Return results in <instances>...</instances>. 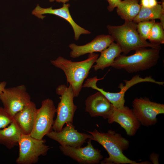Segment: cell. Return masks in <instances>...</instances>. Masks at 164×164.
<instances>
[{
  "label": "cell",
  "mask_w": 164,
  "mask_h": 164,
  "mask_svg": "<svg viewBox=\"0 0 164 164\" xmlns=\"http://www.w3.org/2000/svg\"><path fill=\"white\" fill-rule=\"evenodd\" d=\"M159 19L160 20V23L162 25L163 28H164V14L163 15L161 16Z\"/></svg>",
  "instance_id": "obj_30"
},
{
  "label": "cell",
  "mask_w": 164,
  "mask_h": 164,
  "mask_svg": "<svg viewBox=\"0 0 164 164\" xmlns=\"http://www.w3.org/2000/svg\"><path fill=\"white\" fill-rule=\"evenodd\" d=\"M160 50L144 47L135 50V53L131 55L120 54L111 66L124 69L129 73L146 70L157 64L160 57Z\"/></svg>",
  "instance_id": "obj_4"
},
{
  "label": "cell",
  "mask_w": 164,
  "mask_h": 164,
  "mask_svg": "<svg viewBox=\"0 0 164 164\" xmlns=\"http://www.w3.org/2000/svg\"><path fill=\"white\" fill-rule=\"evenodd\" d=\"M98 56V54L89 53L87 59L77 62L60 56L56 60H50V63L64 72L67 82L71 86L74 97H76L78 96L84 80L87 77L91 69Z\"/></svg>",
  "instance_id": "obj_2"
},
{
  "label": "cell",
  "mask_w": 164,
  "mask_h": 164,
  "mask_svg": "<svg viewBox=\"0 0 164 164\" xmlns=\"http://www.w3.org/2000/svg\"><path fill=\"white\" fill-rule=\"evenodd\" d=\"M69 3L63 4L60 8L53 9L52 7L43 8L37 4L32 12V14L39 19H43L45 17L44 15L46 14H53L59 16L65 20L71 26L74 32V38L77 41L82 34H88L91 33L89 31L81 27L76 23L72 18L70 12Z\"/></svg>",
  "instance_id": "obj_12"
},
{
  "label": "cell",
  "mask_w": 164,
  "mask_h": 164,
  "mask_svg": "<svg viewBox=\"0 0 164 164\" xmlns=\"http://www.w3.org/2000/svg\"><path fill=\"white\" fill-rule=\"evenodd\" d=\"M87 132L92 136L91 140L102 145L109 155L108 157L101 162V164H140L130 159L124 154L123 151L129 147V142L120 134L111 130L106 133L101 132L97 129Z\"/></svg>",
  "instance_id": "obj_1"
},
{
  "label": "cell",
  "mask_w": 164,
  "mask_h": 164,
  "mask_svg": "<svg viewBox=\"0 0 164 164\" xmlns=\"http://www.w3.org/2000/svg\"><path fill=\"white\" fill-rule=\"evenodd\" d=\"M116 8L117 13L122 19L125 21H132L138 13L141 5L139 0H124Z\"/></svg>",
  "instance_id": "obj_20"
},
{
  "label": "cell",
  "mask_w": 164,
  "mask_h": 164,
  "mask_svg": "<svg viewBox=\"0 0 164 164\" xmlns=\"http://www.w3.org/2000/svg\"><path fill=\"white\" fill-rule=\"evenodd\" d=\"M132 110L141 124L149 127L157 122V116L164 113V104L151 101L146 97L136 98Z\"/></svg>",
  "instance_id": "obj_8"
},
{
  "label": "cell",
  "mask_w": 164,
  "mask_h": 164,
  "mask_svg": "<svg viewBox=\"0 0 164 164\" xmlns=\"http://www.w3.org/2000/svg\"><path fill=\"white\" fill-rule=\"evenodd\" d=\"M158 4L157 0H141V6L146 8H152Z\"/></svg>",
  "instance_id": "obj_25"
},
{
  "label": "cell",
  "mask_w": 164,
  "mask_h": 164,
  "mask_svg": "<svg viewBox=\"0 0 164 164\" xmlns=\"http://www.w3.org/2000/svg\"><path fill=\"white\" fill-rule=\"evenodd\" d=\"M45 140L35 138L30 135L22 134L19 142L18 164H32L38 162L40 155H46L51 148L45 145Z\"/></svg>",
  "instance_id": "obj_6"
},
{
  "label": "cell",
  "mask_w": 164,
  "mask_h": 164,
  "mask_svg": "<svg viewBox=\"0 0 164 164\" xmlns=\"http://www.w3.org/2000/svg\"><path fill=\"white\" fill-rule=\"evenodd\" d=\"M6 85V82L3 81L0 83V94L3 92Z\"/></svg>",
  "instance_id": "obj_28"
},
{
  "label": "cell",
  "mask_w": 164,
  "mask_h": 164,
  "mask_svg": "<svg viewBox=\"0 0 164 164\" xmlns=\"http://www.w3.org/2000/svg\"><path fill=\"white\" fill-rule=\"evenodd\" d=\"M13 120V118L7 113L4 108L0 107V130L6 127Z\"/></svg>",
  "instance_id": "obj_24"
},
{
  "label": "cell",
  "mask_w": 164,
  "mask_h": 164,
  "mask_svg": "<svg viewBox=\"0 0 164 164\" xmlns=\"http://www.w3.org/2000/svg\"><path fill=\"white\" fill-rule=\"evenodd\" d=\"M56 108L53 101L47 98L43 101L41 107L37 109L33 127L30 134L32 137L42 139L52 130Z\"/></svg>",
  "instance_id": "obj_7"
},
{
  "label": "cell",
  "mask_w": 164,
  "mask_h": 164,
  "mask_svg": "<svg viewBox=\"0 0 164 164\" xmlns=\"http://www.w3.org/2000/svg\"><path fill=\"white\" fill-rule=\"evenodd\" d=\"M164 29L159 22H155L151 30L148 39L150 43L160 45L164 43Z\"/></svg>",
  "instance_id": "obj_22"
},
{
  "label": "cell",
  "mask_w": 164,
  "mask_h": 164,
  "mask_svg": "<svg viewBox=\"0 0 164 164\" xmlns=\"http://www.w3.org/2000/svg\"><path fill=\"white\" fill-rule=\"evenodd\" d=\"M100 56L96 60V64L92 66L95 71L103 70L111 66L114 60L120 55L122 51L119 45L114 42L101 51Z\"/></svg>",
  "instance_id": "obj_17"
},
{
  "label": "cell",
  "mask_w": 164,
  "mask_h": 164,
  "mask_svg": "<svg viewBox=\"0 0 164 164\" xmlns=\"http://www.w3.org/2000/svg\"><path fill=\"white\" fill-rule=\"evenodd\" d=\"M104 77L98 79L97 76L87 79L83 84V87L91 88L101 92L116 108L123 107L125 102V94L121 91L117 93H111L104 91L103 89L98 87L97 81L103 79Z\"/></svg>",
  "instance_id": "obj_19"
},
{
  "label": "cell",
  "mask_w": 164,
  "mask_h": 164,
  "mask_svg": "<svg viewBox=\"0 0 164 164\" xmlns=\"http://www.w3.org/2000/svg\"><path fill=\"white\" fill-rule=\"evenodd\" d=\"M161 4H158L152 8L144 7L141 6L140 10L133 21L135 22L159 19L164 14V1L162 0Z\"/></svg>",
  "instance_id": "obj_21"
},
{
  "label": "cell",
  "mask_w": 164,
  "mask_h": 164,
  "mask_svg": "<svg viewBox=\"0 0 164 164\" xmlns=\"http://www.w3.org/2000/svg\"><path fill=\"white\" fill-rule=\"evenodd\" d=\"M108 1L109 5L107 9L110 12L113 11L114 9L117 7L119 3L121 1V0H106Z\"/></svg>",
  "instance_id": "obj_26"
},
{
  "label": "cell",
  "mask_w": 164,
  "mask_h": 164,
  "mask_svg": "<svg viewBox=\"0 0 164 164\" xmlns=\"http://www.w3.org/2000/svg\"><path fill=\"white\" fill-rule=\"evenodd\" d=\"M155 22V20H152L137 23V30L141 38L145 40L148 39L152 28Z\"/></svg>",
  "instance_id": "obj_23"
},
{
  "label": "cell",
  "mask_w": 164,
  "mask_h": 164,
  "mask_svg": "<svg viewBox=\"0 0 164 164\" xmlns=\"http://www.w3.org/2000/svg\"><path fill=\"white\" fill-rule=\"evenodd\" d=\"M108 121L109 124L114 122L118 123L129 136L134 135L141 125L132 110L125 106L119 108H115Z\"/></svg>",
  "instance_id": "obj_13"
},
{
  "label": "cell",
  "mask_w": 164,
  "mask_h": 164,
  "mask_svg": "<svg viewBox=\"0 0 164 164\" xmlns=\"http://www.w3.org/2000/svg\"><path fill=\"white\" fill-rule=\"evenodd\" d=\"M56 94L60 96V101L56 108L57 116L52 127L53 130L60 132L65 124L73 123V118L77 106L73 103L74 97L70 85L68 87L61 84L56 88Z\"/></svg>",
  "instance_id": "obj_5"
},
{
  "label": "cell",
  "mask_w": 164,
  "mask_h": 164,
  "mask_svg": "<svg viewBox=\"0 0 164 164\" xmlns=\"http://www.w3.org/2000/svg\"><path fill=\"white\" fill-rule=\"evenodd\" d=\"M22 134L16 122L13 120L7 127L0 130V144L11 149L18 145Z\"/></svg>",
  "instance_id": "obj_18"
},
{
  "label": "cell",
  "mask_w": 164,
  "mask_h": 164,
  "mask_svg": "<svg viewBox=\"0 0 164 164\" xmlns=\"http://www.w3.org/2000/svg\"><path fill=\"white\" fill-rule=\"evenodd\" d=\"M137 23L125 21L123 25L115 26L108 25L107 28L114 41L120 46L125 55L131 51L144 47H150L160 50V45L149 43L143 39L137 30Z\"/></svg>",
  "instance_id": "obj_3"
},
{
  "label": "cell",
  "mask_w": 164,
  "mask_h": 164,
  "mask_svg": "<svg viewBox=\"0 0 164 164\" xmlns=\"http://www.w3.org/2000/svg\"><path fill=\"white\" fill-rule=\"evenodd\" d=\"M49 1L50 2H53L54 1H56L58 2H61L63 3V4H64L68 2L69 0H49Z\"/></svg>",
  "instance_id": "obj_29"
},
{
  "label": "cell",
  "mask_w": 164,
  "mask_h": 164,
  "mask_svg": "<svg viewBox=\"0 0 164 164\" xmlns=\"http://www.w3.org/2000/svg\"><path fill=\"white\" fill-rule=\"evenodd\" d=\"M85 111L92 117H101L108 119L115 107L100 92L88 97L85 101Z\"/></svg>",
  "instance_id": "obj_14"
},
{
  "label": "cell",
  "mask_w": 164,
  "mask_h": 164,
  "mask_svg": "<svg viewBox=\"0 0 164 164\" xmlns=\"http://www.w3.org/2000/svg\"><path fill=\"white\" fill-rule=\"evenodd\" d=\"M0 100L7 113L14 115L31 101L30 96L24 85L5 88L0 94Z\"/></svg>",
  "instance_id": "obj_9"
},
{
  "label": "cell",
  "mask_w": 164,
  "mask_h": 164,
  "mask_svg": "<svg viewBox=\"0 0 164 164\" xmlns=\"http://www.w3.org/2000/svg\"><path fill=\"white\" fill-rule=\"evenodd\" d=\"M114 42L110 35H101L97 36L91 41L84 45L79 46L74 43H71L69 45L71 50L70 56L75 58L87 53L101 52Z\"/></svg>",
  "instance_id": "obj_15"
},
{
  "label": "cell",
  "mask_w": 164,
  "mask_h": 164,
  "mask_svg": "<svg viewBox=\"0 0 164 164\" xmlns=\"http://www.w3.org/2000/svg\"><path fill=\"white\" fill-rule=\"evenodd\" d=\"M37 108L32 101L18 112L13 117L22 134L30 135L32 131Z\"/></svg>",
  "instance_id": "obj_16"
},
{
  "label": "cell",
  "mask_w": 164,
  "mask_h": 164,
  "mask_svg": "<svg viewBox=\"0 0 164 164\" xmlns=\"http://www.w3.org/2000/svg\"><path fill=\"white\" fill-rule=\"evenodd\" d=\"M89 139L87 145L83 147L75 148L67 145H61L59 149L65 156H68L79 163L95 164L100 162L103 159L100 150L95 149Z\"/></svg>",
  "instance_id": "obj_11"
},
{
  "label": "cell",
  "mask_w": 164,
  "mask_h": 164,
  "mask_svg": "<svg viewBox=\"0 0 164 164\" xmlns=\"http://www.w3.org/2000/svg\"><path fill=\"white\" fill-rule=\"evenodd\" d=\"M159 155L158 154L152 153L150 154L149 159L154 164H159Z\"/></svg>",
  "instance_id": "obj_27"
},
{
  "label": "cell",
  "mask_w": 164,
  "mask_h": 164,
  "mask_svg": "<svg viewBox=\"0 0 164 164\" xmlns=\"http://www.w3.org/2000/svg\"><path fill=\"white\" fill-rule=\"evenodd\" d=\"M65 127L60 132L52 130L46 135L58 142L61 145H67L78 148L81 147L87 140H91L90 134L80 132L75 129L73 123H66Z\"/></svg>",
  "instance_id": "obj_10"
}]
</instances>
